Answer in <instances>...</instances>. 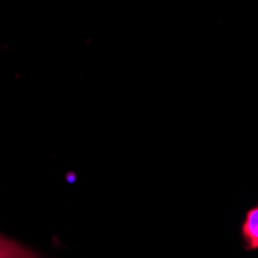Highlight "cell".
<instances>
[{
	"label": "cell",
	"mask_w": 258,
	"mask_h": 258,
	"mask_svg": "<svg viewBox=\"0 0 258 258\" xmlns=\"http://www.w3.org/2000/svg\"><path fill=\"white\" fill-rule=\"evenodd\" d=\"M0 258H39L36 253L19 243L0 235Z\"/></svg>",
	"instance_id": "7a4b0ae2"
},
{
	"label": "cell",
	"mask_w": 258,
	"mask_h": 258,
	"mask_svg": "<svg viewBox=\"0 0 258 258\" xmlns=\"http://www.w3.org/2000/svg\"><path fill=\"white\" fill-rule=\"evenodd\" d=\"M243 237L246 240L247 249H258V206L250 209L246 214L243 223Z\"/></svg>",
	"instance_id": "6da1fadb"
}]
</instances>
